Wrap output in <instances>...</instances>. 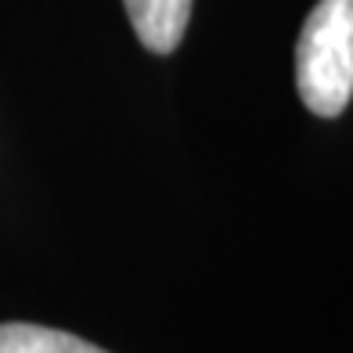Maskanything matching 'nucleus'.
<instances>
[{"label": "nucleus", "instance_id": "obj_1", "mask_svg": "<svg viewBox=\"0 0 353 353\" xmlns=\"http://www.w3.org/2000/svg\"><path fill=\"white\" fill-rule=\"evenodd\" d=\"M296 87L314 116L335 119L353 98V0H317L296 43Z\"/></svg>", "mask_w": 353, "mask_h": 353}, {"label": "nucleus", "instance_id": "obj_2", "mask_svg": "<svg viewBox=\"0 0 353 353\" xmlns=\"http://www.w3.org/2000/svg\"><path fill=\"white\" fill-rule=\"evenodd\" d=\"M130 26L152 54H173L184 40L195 0H123Z\"/></svg>", "mask_w": 353, "mask_h": 353}, {"label": "nucleus", "instance_id": "obj_3", "mask_svg": "<svg viewBox=\"0 0 353 353\" xmlns=\"http://www.w3.org/2000/svg\"><path fill=\"white\" fill-rule=\"evenodd\" d=\"M0 353H105V350L58 328L8 321V325H0Z\"/></svg>", "mask_w": 353, "mask_h": 353}]
</instances>
